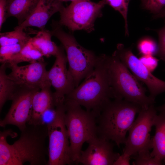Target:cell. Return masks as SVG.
Masks as SVG:
<instances>
[{
	"instance_id": "1",
	"label": "cell",
	"mask_w": 165,
	"mask_h": 165,
	"mask_svg": "<svg viewBox=\"0 0 165 165\" xmlns=\"http://www.w3.org/2000/svg\"><path fill=\"white\" fill-rule=\"evenodd\" d=\"M19 138L12 144L7 141L8 137H13L11 130L0 133V165H47L48 151L46 146L48 137L46 125L28 124L21 131Z\"/></svg>"
},
{
	"instance_id": "2",
	"label": "cell",
	"mask_w": 165,
	"mask_h": 165,
	"mask_svg": "<svg viewBox=\"0 0 165 165\" xmlns=\"http://www.w3.org/2000/svg\"><path fill=\"white\" fill-rule=\"evenodd\" d=\"M108 61L109 56H98L93 70L80 85L65 96L64 101L84 107L97 118L112 99H115L110 79Z\"/></svg>"
},
{
	"instance_id": "3",
	"label": "cell",
	"mask_w": 165,
	"mask_h": 165,
	"mask_svg": "<svg viewBox=\"0 0 165 165\" xmlns=\"http://www.w3.org/2000/svg\"><path fill=\"white\" fill-rule=\"evenodd\" d=\"M142 108L123 99L112 100L97 118V136L114 142L118 147L125 144L127 132Z\"/></svg>"
},
{
	"instance_id": "4",
	"label": "cell",
	"mask_w": 165,
	"mask_h": 165,
	"mask_svg": "<svg viewBox=\"0 0 165 165\" xmlns=\"http://www.w3.org/2000/svg\"><path fill=\"white\" fill-rule=\"evenodd\" d=\"M65 122L70 144L71 159L78 164L83 144L97 136V117L75 103L64 101Z\"/></svg>"
},
{
	"instance_id": "5",
	"label": "cell",
	"mask_w": 165,
	"mask_h": 165,
	"mask_svg": "<svg viewBox=\"0 0 165 165\" xmlns=\"http://www.w3.org/2000/svg\"><path fill=\"white\" fill-rule=\"evenodd\" d=\"M108 70L115 99H124L143 108L155 102V99L146 95V88L114 53L109 56Z\"/></svg>"
},
{
	"instance_id": "6",
	"label": "cell",
	"mask_w": 165,
	"mask_h": 165,
	"mask_svg": "<svg viewBox=\"0 0 165 165\" xmlns=\"http://www.w3.org/2000/svg\"><path fill=\"white\" fill-rule=\"evenodd\" d=\"M51 26L52 36L60 41L65 50L69 64L68 70L76 87L93 70L98 56L80 45L73 36L63 30L58 22L53 21Z\"/></svg>"
},
{
	"instance_id": "7",
	"label": "cell",
	"mask_w": 165,
	"mask_h": 165,
	"mask_svg": "<svg viewBox=\"0 0 165 165\" xmlns=\"http://www.w3.org/2000/svg\"><path fill=\"white\" fill-rule=\"evenodd\" d=\"M56 109L55 119L47 125L49 140L47 165L73 164L69 136L65 122L64 102L57 104Z\"/></svg>"
},
{
	"instance_id": "8",
	"label": "cell",
	"mask_w": 165,
	"mask_h": 165,
	"mask_svg": "<svg viewBox=\"0 0 165 165\" xmlns=\"http://www.w3.org/2000/svg\"><path fill=\"white\" fill-rule=\"evenodd\" d=\"M106 4V0L98 2L90 0L72 2L59 12L60 18L58 22L72 31L83 30L91 32L94 30L95 20L102 16V9Z\"/></svg>"
},
{
	"instance_id": "9",
	"label": "cell",
	"mask_w": 165,
	"mask_h": 165,
	"mask_svg": "<svg viewBox=\"0 0 165 165\" xmlns=\"http://www.w3.org/2000/svg\"><path fill=\"white\" fill-rule=\"evenodd\" d=\"M156 108L152 104L146 108H142L137 119L129 129L123 153L131 156L152 149V138L150 133L154 126L157 114Z\"/></svg>"
},
{
	"instance_id": "10",
	"label": "cell",
	"mask_w": 165,
	"mask_h": 165,
	"mask_svg": "<svg viewBox=\"0 0 165 165\" xmlns=\"http://www.w3.org/2000/svg\"><path fill=\"white\" fill-rule=\"evenodd\" d=\"M114 53L140 81L145 84L151 97L155 99L157 95L165 92V81L152 75L134 54L131 49L120 44Z\"/></svg>"
},
{
	"instance_id": "11",
	"label": "cell",
	"mask_w": 165,
	"mask_h": 165,
	"mask_svg": "<svg viewBox=\"0 0 165 165\" xmlns=\"http://www.w3.org/2000/svg\"><path fill=\"white\" fill-rule=\"evenodd\" d=\"M46 64L43 60L24 66L10 65L11 72L7 75L19 88L40 90L50 86L47 76Z\"/></svg>"
},
{
	"instance_id": "12",
	"label": "cell",
	"mask_w": 165,
	"mask_h": 165,
	"mask_svg": "<svg viewBox=\"0 0 165 165\" xmlns=\"http://www.w3.org/2000/svg\"><path fill=\"white\" fill-rule=\"evenodd\" d=\"M64 50L63 46L59 47L55 62L47 73L49 82L55 90L53 94L56 106L64 102L65 96L75 88L73 78L67 68L68 60Z\"/></svg>"
},
{
	"instance_id": "13",
	"label": "cell",
	"mask_w": 165,
	"mask_h": 165,
	"mask_svg": "<svg viewBox=\"0 0 165 165\" xmlns=\"http://www.w3.org/2000/svg\"><path fill=\"white\" fill-rule=\"evenodd\" d=\"M38 90L19 88L11 100L8 112L0 121V127H4L11 125L16 126L20 131L24 129L30 118L33 96Z\"/></svg>"
},
{
	"instance_id": "14",
	"label": "cell",
	"mask_w": 165,
	"mask_h": 165,
	"mask_svg": "<svg viewBox=\"0 0 165 165\" xmlns=\"http://www.w3.org/2000/svg\"><path fill=\"white\" fill-rule=\"evenodd\" d=\"M88 146L81 151L78 163L84 165H113L120 154L114 152L110 140L98 136L87 142Z\"/></svg>"
},
{
	"instance_id": "15",
	"label": "cell",
	"mask_w": 165,
	"mask_h": 165,
	"mask_svg": "<svg viewBox=\"0 0 165 165\" xmlns=\"http://www.w3.org/2000/svg\"><path fill=\"white\" fill-rule=\"evenodd\" d=\"M64 6L62 2L56 0H40L34 11L22 23L14 29L36 27L41 30L45 29L49 20L55 13L61 10Z\"/></svg>"
},
{
	"instance_id": "16",
	"label": "cell",
	"mask_w": 165,
	"mask_h": 165,
	"mask_svg": "<svg viewBox=\"0 0 165 165\" xmlns=\"http://www.w3.org/2000/svg\"><path fill=\"white\" fill-rule=\"evenodd\" d=\"M51 86H47L37 91L32 99L31 113L28 124L40 125L41 117L48 109L56 106Z\"/></svg>"
},
{
	"instance_id": "17",
	"label": "cell",
	"mask_w": 165,
	"mask_h": 165,
	"mask_svg": "<svg viewBox=\"0 0 165 165\" xmlns=\"http://www.w3.org/2000/svg\"><path fill=\"white\" fill-rule=\"evenodd\" d=\"M40 0H7L6 18L17 19L18 25L24 21L35 10Z\"/></svg>"
},
{
	"instance_id": "18",
	"label": "cell",
	"mask_w": 165,
	"mask_h": 165,
	"mask_svg": "<svg viewBox=\"0 0 165 165\" xmlns=\"http://www.w3.org/2000/svg\"><path fill=\"white\" fill-rule=\"evenodd\" d=\"M155 134L152 140V156L162 161L165 159V112H160L155 117Z\"/></svg>"
},
{
	"instance_id": "19",
	"label": "cell",
	"mask_w": 165,
	"mask_h": 165,
	"mask_svg": "<svg viewBox=\"0 0 165 165\" xmlns=\"http://www.w3.org/2000/svg\"><path fill=\"white\" fill-rule=\"evenodd\" d=\"M52 36L50 31L40 30L35 36L31 37L29 41L44 57L55 56L59 51V47L52 41Z\"/></svg>"
},
{
	"instance_id": "20",
	"label": "cell",
	"mask_w": 165,
	"mask_h": 165,
	"mask_svg": "<svg viewBox=\"0 0 165 165\" xmlns=\"http://www.w3.org/2000/svg\"><path fill=\"white\" fill-rule=\"evenodd\" d=\"M7 66L2 64L0 68V112L5 103L11 100L19 88L10 79L6 73Z\"/></svg>"
},
{
	"instance_id": "21",
	"label": "cell",
	"mask_w": 165,
	"mask_h": 165,
	"mask_svg": "<svg viewBox=\"0 0 165 165\" xmlns=\"http://www.w3.org/2000/svg\"><path fill=\"white\" fill-rule=\"evenodd\" d=\"M42 54L29 41L22 48L20 51L13 56L6 63L7 66L18 65L24 62L30 63L43 60Z\"/></svg>"
},
{
	"instance_id": "22",
	"label": "cell",
	"mask_w": 165,
	"mask_h": 165,
	"mask_svg": "<svg viewBox=\"0 0 165 165\" xmlns=\"http://www.w3.org/2000/svg\"><path fill=\"white\" fill-rule=\"evenodd\" d=\"M13 31L0 34V46L17 44H25L31 37L21 28L14 29Z\"/></svg>"
},
{
	"instance_id": "23",
	"label": "cell",
	"mask_w": 165,
	"mask_h": 165,
	"mask_svg": "<svg viewBox=\"0 0 165 165\" xmlns=\"http://www.w3.org/2000/svg\"><path fill=\"white\" fill-rule=\"evenodd\" d=\"M108 4L115 10L119 12L123 16L124 20L125 34L129 35L127 14L130 0H106Z\"/></svg>"
},
{
	"instance_id": "24",
	"label": "cell",
	"mask_w": 165,
	"mask_h": 165,
	"mask_svg": "<svg viewBox=\"0 0 165 165\" xmlns=\"http://www.w3.org/2000/svg\"><path fill=\"white\" fill-rule=\"evenodd\" d=\"M25 44H17L0 46L1 63L2 64L7 63L13 56L20 51Z\"/></svg>"
},
{
	"instance_id": "25",
	"label": "cell",
	"mask_w": 165,
	"mask_h": 165,
	"mask_svg": "<svg viewBox=\"0 0 165 165\" xmlns=\"http://www.w3.org/2000/svg\"><path fill=\"white\" fill-rule=\"evenodd\" d=\"M138 48L140 53L143 55H157L158 46L153 40L148 38H144L139 41Z\"/></svg>"
},
{
	"instance_id": "26",
	"label": "cell",
	"mask_w": 165,
	"mask_h": 165,
	"mask_svg": "<svg viewBox=\"0 0 165 165\" xmlns=\"http://www.w3.org/2000/svg\"><path fill=\"white\" fill-rule=\"evenodd\" d=\"M135 161L133 162L134 165H160L162 161L152 156L149 151L142 152L135 155Z\"/></svg>"
},
{
	"instance_id": "27",
	"label": "cell",
	"mask_w": 165,
	"mask_h": 165,
	"mask_svg": "<svg viewBox=\"0 0 165 165\" xmlns=\"http://www.w3.org/2000/svg\"><path fill=\"white\" fill-rule=\"evenodd\" d=\"M144 8L155 15L165 7V0H147Z\"/></svg>"
},
{
	"instance_id": "28",
	"label": "cell",
	"mask_w": 165,
	"mask_h": 165,
	"mask_svg": "<svg viewBox=\"0 0 165 165\" xmlns=\"http://www.w3.org/2000/svg\"><path fill=\"white\" fill-rule=\"evenodd\" d=\"M144 65L152 72L157 67L159 60L152 55H143L139 58Z\"/></svg>"
},
{
	"instance_id": "29",
	"label": "cell",
	"mask_w": 165,
	"mask_h": 165,
	"mask_svg": "<svg viewBox=\"0 0 165 165\" xmlns=\"http://www.w3.org/2000/svg\"><path fill=\"white\" fill-rule=\"evenodd\" d=\"M159 44L157 55L165 62V27L158 32Z\"/></svg>"
},
{
	"instance_id": "30",
	"label": "cell",
	"mask_w": 165,
	"mask_h": 165,
	"mask_svg": "<svg viewBox=\"0 0 165 165\" xmlns=\"http://www.w3.org/2000/svg\"><path fill=\"white\" fill-rule=\"evenodd\" d=\"M56 115V106L48 109L42 115L40 125H47L54 120Z\"/></svg>"
},
{
	"instance_id": "31",
	"label": "cell",
	"mask_w": 165,
	"mask_h": 165,
	"mask_svg": "<svg viewBox=\"0 0 165 165\" xmlns=\"http://www.w3.org/2000/svg\"><path fill=\"white\" fill-rule=\"evenodd\" d=\"M7 0H0V30L6 19V2Z\"/></svg>"
},
{
	"instance_id": "32",
	"label": "cell",
	"mask_w": 165,
	"mask_h": 165,
	"mask_svg": "<svg viewBox=\"0 0 165 165\" xmlns=\"http://www.w3.org/2000/svg\"><path fill=\"white\" fill-rule=\"evenodd\" d=\"M130 156H127L123 153L120 155L115 161L113 165H130Z\"/></svg>"
},
{
	"instance_id": "33",
	"label": "cell",
	"mask_w": 165,
	"mask_h": 165,
	"mask_svg": "<svg viewBox=\"0 0 165 165\" xmlns=\"http://www.w3.org/2000/svg\"><path fill=\"white\" fill-rule=\"evenodd\" d=\"M155 17L165 18V7L158 14L155 16Z\"/></svg>"
},
{
	"instance_id": "34",
	"label": "cell",
	"mask_w": 165,
	"mask_h": 165,
	"mask_svg": "<svg viewBox=\"0 0 165 165\" xmlns=\"http://www.w3.org/2000/svg\"><path fill=\"white\" fill-rule=\"evenodd\" d=\"M157 111L161 112H165V102L161 105L156 107Z\"/></svg>"
},
{
	"instance_id": "35",
	"label": "cell",
	"mask_w": 165,
	"mask_h": 165,
	"mask_svg": "<svg viewBox=\"0 0 165 165\" xmlns=\"http://www.w3.org/2000/svg\"><path fill=\"white\" fill-rule=\"evenodd\" d=\"M56 0L61 2H63L68 1H71L72 2L75 1L79 0Z\"/></svg>"
},
{
	"instance_id": "36",
	"label": "cell",
	"mask_w": 165,
	"mask_h": 165,
	"mask_svg": "<svg viewBox=\"0 0 165 165\" xmlns=\"http://www.w3.org/2000/svg\"><path fill=\"white\" fill-rule=\"evenodd\" d=\"M147 0H141L142 2V3L143 5L144 6L146 2V1Z\"/></svg>"
}]
</instances>
